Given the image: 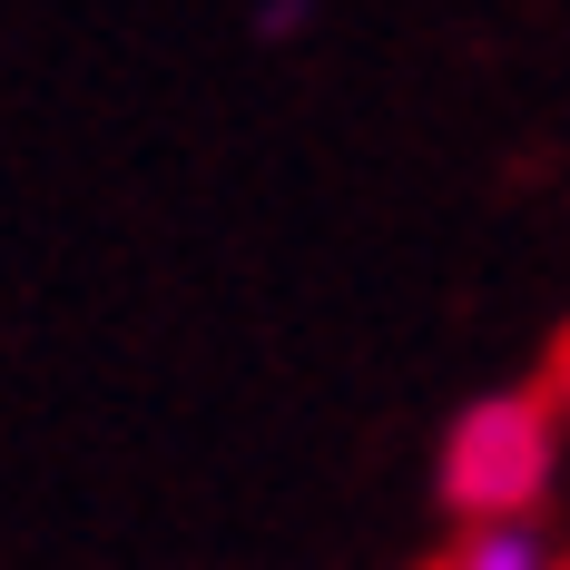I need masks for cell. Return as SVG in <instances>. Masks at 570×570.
<instances>
[{"instance_id": "7a4b0ae2", "label": "cell", "mask_w": 570, "mask_h": 570, "mask_svg": "<svg viewBox=\"0 0 570 570\" xmlns=\"http://www.w3.org/2000/svg\"><path fill=\"white\" fill-rule=\"evenodd\" d=\"M433 570H561V551L541 521H462Z\"/></svg>"}, {"instance_id": "277c9868", "label": "cell", "mask_w": 570, "mask_h": 570, "mask_svg": "<svg viewBox=\"0 0 570 570\" xmlns=\"http://www.w3.org/2000/svg\"><path fill=\"white\" fill-rule=\"evenodd\" d=\"M551 403H561V423H570V335H561V354H551Z\"/></svg>"}, {"instance_id": "6da1fadb", "label": "cell", "mask_w": 570, "mask_h": 570, "mask_svg": "<svg viewBox=\"0 0 570 570\" xmlns=\"http://www.w3.org/2000/svg\"><path fill=\"white\" fill-rule=\"evenodd\" d=\"M561 403L551 384H502V394H472L443 423V453H433V492L453 521H541L551 482H561Z\"/></svg>"}, {"instance_id": "3957f363", "label": "cell", "mask_w": 570, "mask_h": 570, "mask_svg": "<svg viewBox=\"0 0 570 570\" xmlns=\"http://www.w3.org/2000/svg\"><path fill=\"white\" fill-rule=\"evenodd\" d=\"M305 20H315V0H266V10H256V30H266V40H295Z\"/></svg>"}]
</instances>
